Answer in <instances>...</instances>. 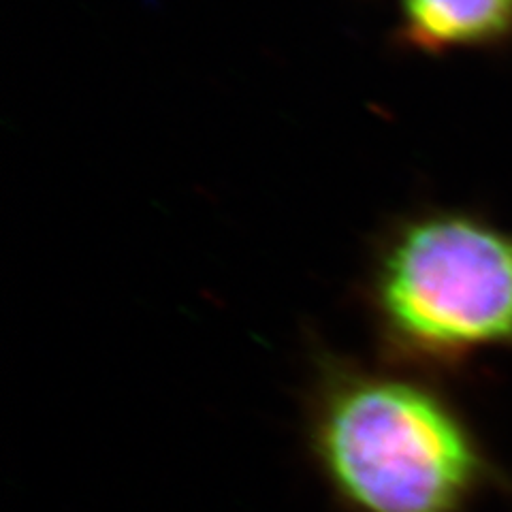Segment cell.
I'll list each match as a JSON object with an SVG mask.
<instances>
[{
	"label": "cell",
	"instance_id": "1",
	"mask_svg": "<svg viewBox=\"0 0 512 512\" xmlns=\"http://www.w3.org/2000/svg\"><path fill=\"white\" fill-rule=\"evenodd\" d=\"M308 442L348 512H461L483 478L472 436L438 393L350 361L320 363Z\"/></svg>",
	"mask_w": 512,
	"mask_h": 512
},
{
	"label": "cell",
	"instance_id": "2",
	"mask_svg": "<svg viewBox=\"0 0 512 512\" xmlns=\"http://www.w3.org/2000/svg\"><path fill=\"white\" fill-rule=\"evenodd\" d=\"M370 308L402 363H444L512 344V235L468 216L399 229L378 256Z\"/></svg>",
	"mask_w": 512,
	"mask_h": 512
},
{
	"label": "cell",
	"instance_id": "3",
	"mask_svg": "<svg viewBox=\"0 0 512 512\" xmlns=\"http://www.w3.org/2000/svg\"><path fill=\"white\" fill-rule=\"evenodd\" d=\"M406 32L427 50L483 43L512 28V0H402Z\"/></svg>",
	"mask_w": 512,
	"mask_h": 512
}]
</instances>
